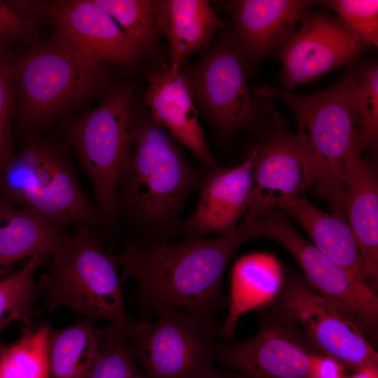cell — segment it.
Masks as SVG:
<instances>
[{
  "mask_svg": "<svg viewBox=\"0 0 378 378\" xmlns=\"http://www.w3.org/2000/svg\"><path fill=\"white\" fill-rule=\"evenodd\" d=\"M257 150L258 146L237 167H207L197 206L182 222L181 234L204 237L212 232L227 234L236 229L251 202Z\"/></svg>",
  "mask_w": 378,
  "mask_h": 378,
  "instance_id": "e0dca14e",
  "label": "cell"
},
{
  "mask_svg": "<svg viewBox=\"0 0 378 378\" xmlns=\"http://www.w3.org/2000/svg\"><path fill=\"white\" fill-rule=\"evenodd\" d=\"M369 46L355 38L340 20L309 11L274 55L281 62V83L290 91L353 62Z\"/></svg>",
  "mask_w": 378,
  "mask_h": 378,
  "instance_id": "5bb4252c",
  "label": "cell"
},
{
  "mask_svg": "<svg viewBox=\"0 0 378 378\" xmlns=\"http://www.w3.org/2000/svg\"><path fill=\"white\" fill-rule=\"evenodd\" d=\"M37 38L38 31L30 18L0 1V45L15 41L31 42Z\"/></svg>",
  "mask_w": 378,
  "mask_h": 378,
  "instance_id": "1f68e13d",
  "label": "cell"
},
{
  "mask_svg": "<svg viewBox=\"0 0 378 378\" xmlns=\"http://www.w3.org/2000/svg\"><path fill=\"white\" fill-rule=\"evenodd\" d=\"M96 332L98 354L83 378H147L120 327L111 324Z\"/></svg>",
  "mask_w": 378,
  "mask_h": 378,
  "instance_id": "83f0119b",
  "label": "cell"
},
{
  "mask_svg": "<svg viewBox=\"0 0 378 378\" xmlns=\"http://www.w3.org/2000/svg\"><path fill=\"white\" fill-rule=\"evenodd\" d=\"M260 237L261 219L243 220L232 232L214 239L188 237L150 247L124 241L114 255L122 268L121 281L136 283L134 301L143 318L160 306L216 317L224 303L222 281L228 263L243 243Z\"/></svg>",
  "mask_w": 378,
  "mask_h": 378,
  "instance_id": "6da1fadb",
  "label": "cell"
},
{
  "mask_svg": "<svg viewBox=\"0 0 378 378\" xmlns=\"http://www.w3.org/2000/svg\"><path fill=\"white\" fill-rule=\"evenodd\" d=\"M185 74L194 102L217 134L230 137L255 125L258 112L246 83L247 71L228 37Z\"/></svg>",
  "mask_w": 378,
  "mask_h": 378,
  "instance_id": "30bf717a",
  "label": "cell"
},
{
  "mask_svg": "<svg viewBox=\"0 0 378 378\" xmlns=\"http://www.w3.org/2000/svg\"><path fill=\"white\" fill-rule=\"evenodd\" d=\"M0 197L60 227L104 223L64 151L43 139L31 140L0 172Z\"/></svg>",
  "mask_w": 378,
  "mask_h": 378,
  "instance_id": "8992f818",
  "label": "cell"
},
{
  "mask_svg": "<svg viewBox=\"0 0 378 378\" xmlns=\"http://www.w3.org/2000/svg\"><path fill=\"white\" fill-rule=\"evenodd\" d=\"M277 207L290 214L327 258L359 283L368 286L354 233L346 220L325 213L300 197L284 200Z\"/></svg>",
  "mask_w": 378,
  "mask_h": 378,
  "instance_id": "603a6c76",
  "label": "cell"
},
{
  "mask_svg": "<svg viewBox=\"0 0 378 378\" xmlns=\"http://www.w3.org/2000/svg\"><path fill=\"white\" fill-rule=\"evenodd\" d=\"M284 282L281 265L274 255L256 253L239 258L232 270L229 310L220 335L232 339L239 317L274 301Z\"/></svg>",
  "mask_w": 378,
  "mask_h": 378,
  "instance_id": "7402d4cb",
  "label": "cell"
},
{
  "mask_svg": "<svg viewBox=\"0 0 378 378\" xmlns=\"http://www.w3.org/2000/svg\"><path fill=\"white\" fill-rule=\"evenodd\" d=\"M22 122L36 127L86 98L102 92L109 72L56 34L8 60Z\"/></svg>",
  "mask_w": 378,
  "mask_h": 378,
  "instance_id": "277c9868",
  "label": "cell"
},
{
  "mask_svg": "<svg viewBox=\"0 0 378 378\" xmlns=\"http://www.w3.org/2000/svg\"><path fill=\"white\" fill-rule=\"evenodd\" d=\"M98 351L94 318L87 316L62 329L50 327V378H83Z\"/></svg>",
  "mask_w": 378,
  "mask_h": 378,
  "instance_id": "cb8c5ba5",
  "label": "cell"
},
{
  "mask_svg": "<svg viewBox=\"0 0 378 378\" xmlns=\"http://www.w3.org/2000/svg\"><path fill=\"white\" fill-rule=\"evenodd\" d=\"M155 4L159 34L169 43V67L181 69L188 57L227 27L204 0H155Z\"/></svg>",
  "mask_w": 378,
  "mask_h": 378,
  "instance_id": "ffe728a7",
  "label": "cell"
},
{
  "mask_svg": "<svg viewBox=\"0 0 378 378\" xmlns=\"http://www.w3.org/2000/svg\"><path fill=\"white\" fill-rule=\"evenodd\" d=\"M13 95L8 59L0 55V172L14 157L11 140Z\"/></svg>",
  "mask_w": 378,
  "mask_h": 378,
  "instance_id": "4dcf8cb0",
  "label": "cell"
},
{
  "mask_svg": "<svg viewBox=\"0 0 378 378\" xmlns=\"http://www.w3.org/2000/svg\"><path fill=\"white\" fill-rule=\"evenodd\" d=\"M279 120L257 145L251 199L243 220L261 218L279 202L299 197L318 180L310 153Z\"/></svg>",
  "mask_w": 378,
  "mask_h": 378,
  "instance_id": "4fadbf2b",
  "label": "cell"
},
{
  "mask_svg": "<svg viewBox=\"0 0 378 378\" xmlns=\"http://www.w3.org/2000/svg\"><path fill=\"white\" fill-rule=\"evenodd\" d=\"M316 4L304 0H234L223 3L232 19L227 36L241 55L247 72L296 31Z\"/></svg>",
  "mask_w": 378,
  "mask_h": 378,
  "instance_id": "9a60e30c",
  "label": "cell"
},
{
  "mask_svg": "<svg viewBox=\"0 0 378 378\" xmlns=\"http://www.w3.org/2000/svg\"><path fill=\"white\" fill-rule=\"evenodd\" d=\"M262 237L286 248L301 267L304 279L318 295L361 330L375 331L378 323V298L304 239L279 211L261 218Z\"/></svg>",
  "mask_w": 378,
  "mask_h": 378,
  "instance_id": "8fae6325",
  "label": "cell"
},
{
  "mask_svg": "<svg viewBox=\"0 0 378 378\" xmlns=\"http://www.w3.org/2000/svg\"><path fill=\"white\" fill-rule=\"evenodd\" d=\"M346 369L333 357L317 352L313 357L310 378H347Z\"/></svg>",
  "mask_w": 378,
  "mask_h": 378,
  "instance_id": "d6a6232c",
  "label": "cell"
},
{
  "mask_svg": "<svg viewBox=\"0 0 378 378\" xmlns=\"http://www.w3.org/2000/svg\"><path fill=\"white\" fill-rule=\"evenodd\" d=\"M323 2L337 13L340 22L355 38L370 46H377V0H331Z\"/></svg>",
  "mask_w": 378,
  "mask_h": 378,
  "instance_id": "f546056e",
  "label": "cell"
},
{
  "mask_svg": "<svg viewBox=\"0 0 378 378\" xmlns=\"http://www.w3.org/2000/svg\"><path fill=\"white\" fill-rule=\"evenodd\" d=\"M354 103L359 150L374 147L378 140V68L376 64L358 68Z\"/></svg>",
  "mask_w": 378,
  "mask_h": 378,
  "instance_id": "f1b7e54d",
  "label": "cell"
},
{
  "mask_svg": "<svg viewBox=\"0 0 378 378\" xmlns=\"http://www.w3.org/2000/svg\"><path fill=\"white\" fill-rule=\"evenodd\" d=\"M66 236L63 227L0 197V280L20 261L51 256Z\"/></svg>",
  "mask_w": 378,
  "mask_h": 378,
  "instance_id": "44dd1931",
  "label": "cell"
},
{
  "mask_svg": "<svg viewBox=\"0 0 378 378\" xmlns=\"http://www.w3.org/2000/svg\"><path fill=\"white\" fill-rule=\"evenodd\" d=\"M357 72L358 68L350 69L330 88L307 95L269 86L251 90L260 98H276L290 108L298 123L295 136L318 171L315 192L328 202L332 216L344 220L342 172L358 139L354 103Z\"/></svg>",
  "mask_w": 378,
  "mask_h": 378,
  "instance_id": "3957f363",
  "label": "cell"
},
{
  "mask_svg": "<svg viewBox=\"0 0 378 378\" xmlns=\"http://www.w3.org/2000/svg\"><path fill=\"white\" fill-rule=\"evenodd\" d=\"M206 169L192 166L150 117L136 115L134 141L116 187L118 216L131 237L125 241L150 247L181 234L182 211Z\"/></svg>",
  "mask_w": 378,
  "mask_h": 378,
  "instance_id": "7a4b0ae2",
  "label": "cell"
},
{
  "mask_svg": "<svg viewBox=\"0 0 378 378\" xmlns=\"http://www.w3.org/2000/svg\"><path fill=\"white\" fill-rule=\"evenodd\" d=\"M274 314L292 322L320 353L333 357L346 368H378V354L362 330L315 292L304 277L284 282Z\"/></svg>",
  "mask_w": 378,
  "mask_h": 378,
  "instance_id": "9c48e42d",
  "label": "cell"
},
{
  "mask_svg": "<svg viewBox=\"0 0 378 378\" xmlns=\"http://www.w3.org/2000/svg\"><path fill=\"white\" fill-rule=\"evenodd\" d=\"M145 94L150 118L189 149L206 167L217 165L199 123L189 82L181 69L169 67L148 75Z\"/></svg>",
  "mask_w": 378,
  "mask_h": 378,
  "instance_id": "ac0fdd59",
  "label": "cell"
},
{
  "mask_svg": "<svg viewBox=\"0 0 378 378\" xmlns=\"http://www.w3.org/2000/svg\"><path fill=\"white\" fill-rule=\"evenodd\" d=\"M113 18L141 55L151 57L160 36L155 0H96Z\"/></svg>",
  "mask_w": 378,
  "mask_h": 378,
  "instance_id": "4316f807",
  "label": "cell"
},
{
  "mask_svg": "<svg viewBox=\"0 0 378 378\" xmlns=\"http://www.w3.org/2000/svg\"><path fill=\"white\" fill-rule=\"evenodd\" d=\"M157 321L129 318L120 327L147 378H206L215 368L216 317L192 314L169 306L155 311Z\"/></svg>",
  "mask_w": 378,
  "mask_h": 378,
  "instance_id": "52a82bcc",
  "label": "cell"
},
{
  "mask_svg": "<svg viewBox=\"0 0 378 378\" xmlns=\"http://www.w3.org/2000/svg\"><path fill=\"white\" fill-rule=\"evenodd\" d=\"M47 323L25 329L14 344L0 354V378H50Z\"/></svg>",
  "mask_w": 378,
  "mask_h": 378,
  "instance_id": "d4e9b609",
  "label": "cell"
},
{
  "mask_svg": "<svg viewBox=\"0 0 378 378\" xmlns=\"http://www.w3.org/2000/svg\"><path fill=\"white\" fill-rule=\"evenodd\" d=\"M50 255L39 253L27 260L17 272L0 280V335L12 321L30 327L35 315L33 307L36 271L47 262ZM5 345L0 342V354Z\"/></svg>",
  "mask_w": 378,
  "mask_h": 378,
  "instance_id": "484cf974",
  "label": "cell"
},
{
  "mask_svg": "<svg viewBox=\"0 0 378 378\" xmlns=\"http://www.w3.org/2000/svg\"><path fill=\"white\" fill-rule=\"evenodd\" d=\"M61 36L79 50L101 62L126 68L141 55L107 10L96 0H63L43 4Z\"/></svg>",
  "mask_w": 378,
  "mask_h": 378,
  "instance_id": "2e32d148",
  "label": "cell"
},
{
  "mask_svg": "<svg viewBox=\"0 0 378 378\" xmlns=\"http://www.w3.org/2000/svg\"><path fill=\"white\" fill-rule=\"evenodd\" d=\"M51 256L48 273L36 284V289L46 293L49 310L66 306L94 319L124 325L129 316L118 276L120 265L92 227L77 225Z\"/></svg>",
  "mask_w": 378,
  "mask_h": 378,
  "instance_id": "5b68a950",
  "label": "cell"
},
{
  "mask_svg": "<svg viewBox=\"0 0 378 378\" xmlns=\"http://www.w3.org/2000/svg\"><path fill=\"white\" fill-rule=\"evenodd\" d=\"M355 372L347 378H378V368H366Z\"/></svg>",
  "mask_w": 378,
  "mask_h": 378,
  "instance_id": "e575fe53",
  "label": "cell"
},
{
  "mask_svg": "<svg viewBox=\"0 0 378 378\" xmlns=\"http://www.w3.org/2000/svg\"><path fill=\"white\" fill-rule=\"evenodd\" d=\"M316 349L298 326L275 314L253 337L220 342L215 359L249 378H310Z\"/></svg>",
  "mask_w": 378,
  "mask_h": 378,
  "instance_id": "7c38bea8",
  "label": "cell"
},
{
  "mask_svg": "<svg viewBox=\"0 0 378 378\" xmlns=\"http://www.w3.org/2000/svg\"><path fill=\"white\" fill-rule=\"evenodd\" d=\"M132 86L112 87L101 104L74 121L68 137L92 186L105 224L118 220L116 187L130 158L136 130L132 109Z\"/></svg>",
  "mask_w": 378,
  "mask_h": 378,
  "instance_id": "ba28073f",
  "label": "cell"
},
{
  "mask_svg": "<svg viewBox=\"0 0 378 378\" xmlns=\"http://www.w3.org/2000/svg\"><path fill=\"white\" fill-rule=\"evenodd\" d=\"M206 378H249L240 373L221 371L214 368Z\"/></svg>",
  "mask_w": 378,
  "mask_h": 378,
  "instance_id": "836d02e7",
  "label": "cell"
},
{
  "mask_svg": "<svg viewBox=\"0 0 378 378\" xmlns=\"http://www.w3.org/2000/svg\"><path fill=\"white\" fill-rule=\"evenodd\" d=\"M342 181L346 216L356 239L365 278L375 292L378 281V183L374 168L360 155L358 139L347 156Z\"/></svg>",
  "mask_w": 378,
  "mask_h": 378,
  "instance_id": "d6986e66",
  "label": "cell"
}]
</instances>
